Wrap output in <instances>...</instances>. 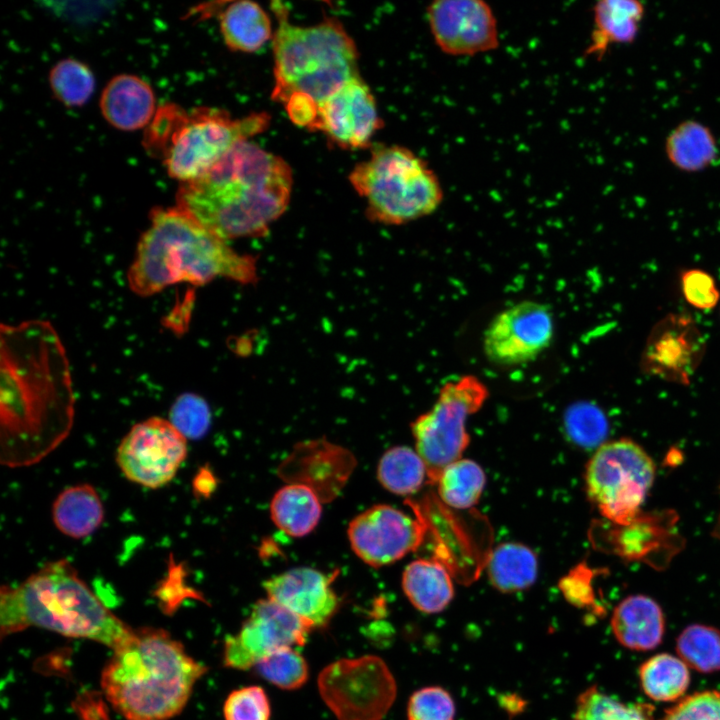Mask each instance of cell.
Returning <instances> with one entry per match:
<instances>
[{
  "label": "cell",
  "instance_id": "cell-41",
  "mask_svg": "<svg viewBox=\"0 0 720 720\" xmlns=\"http://www.w3.org/2000/svg\"><path fill=\"white\" fill-rule=\"evenodd\" d=\"M680 284L684 299L692 307L709 310L718 304L720 292L710 273L698 268L687 269L681 273Z\"/></svg>",
  "mask_w": 720,
  "mask_h": 720
},
{
  "label": "cell",
  "instance_id": "cell-16",
  "mask_svg": "<svg viewBox=\"0 0 720 720\" xmlns=\"http://www.w3.org/2000/svg\"><path fill=\"white\" fill-rule=\"evenodd\" d=\"M706 352V340L687 314L669 313L651 329L640 357L641 371L662 380L688 385Z\"/></svg>",
  "mask_w": 720,
  "mask_h": 720
},
{
  "label": "cell",
  "instance_id": "cell-4",
  "mask_svg": "<svg viewBox=\"0 0 720 720\" xmlns=\"http://www.w3.org/2000/svg\"><path fill=\"white\" fill-rule=\"evenodd\" d=\"M271 7L277 20L272 37V99L283 104L295 124L312 130L319 105L359 76L358 52L338 20L299 26L290 22L288 7L282 2H272Z\"/></svg>",
  "mask_w": 720,
  "mask_h": 720
},
{
  "label": "cell",
  "instance_id": "cell-17",
  "mask_svg": "<svg viewBox=\"0 0 720 720\" xmlns=\"http://www.w3.org/2000/svg\"><path fill=\"white\" fill-rule=\"evenodd\" d=\"M435 44L451 56H474L499 46L497 19L482 0H436L426 9Z\"/></svg>",
  "mask_w": 720,
  "mask_h": 720
},
{
  "label": "cell",
  "instance_id": "cell-37",
  "mask_svg": "<svg viewBox=\"0 0 720 720\" xmlns=\"http://www.w3.org/2000/svg\"><path fill=\"white\" fill-rule=\"evenodd\" d=\"M455 714L451 694L439 686L416 690L408 700V720H455Z\"/></svg>",
  "mask_w": 720,
  "mask_h": 720
},
{
  "label": "cell",
  "instance_id": "cell-40",
  "mask_svg": "<svg viewBox=\"0 0 720 720\" xmlns=\"http://www.w3.org/2000/svg\"><path fill=\"white\" fill-rule=\"evenodd\" d=\"M660 720H720V691L705 690L681 699Z\"/></svg>",
  "mask_w": 720,
  "mask_h": 720
},
{
  "label": "cell",
  "instance_id": "cell-5",
  "mask_svg": "<svg viewBox=\"0 0 720 720\" xmlns=\"http://www.w3.org/2000/svg\"><path fill=\"white\" fill-rule=\"evenodd\" d=\"M206 671L167 631L144 627L113 650L101 688L126 720H168L183 710Z\"/></svg>",
  "mask_w": 720,
  "mask_h": 720
},
{
  "label": "cell",
  "instance_id": "cell-14",
  "mask_svg": "<svg viewBox=\"0 0 720 720\" xmlns=\"http://www.w3.org/2000/svg\"><path fill=\"white\" fill-rule=\"evenodd\" d=\"M554 318L544 303L523 300L494 316L483 336L486 358L498 366L535 360L552 343Z\"/></svg>",
  "mask_w": 720,
  "mask_h": 720
},
{
  "label": "cell",
  "instance_id": "cell-32",
  "mask_svg": "<svg viewBox=\"0 0 720 720\" xmlns=\"http://www.w3.org/2000/svg\"><path fill=\"white\" fill-rule=\"evenodd\" d=\"M676 651L688 667L698 672L719 671L720 631L708 625H689L679 634Z\"/></svg>",
  "mask_w": 720,
  "mask_h": 720
},
{
  "label": "cell",
  "instance_id": "cell-31",
  "mask_svg": "<svg viewBox=\"0 0 720 720\" xmlns=\"http://www.w3.org/2000/svg\"><path fill=\"white\" fill-rule=\"evenodd\" d=\"M485 483L481 466L462 458L448 465L436 482L441 500L456 509H467L477 504Z\"/></svg>",
  "mask_w": 720,
  "mask_h": 720
},
{
  "label": "cell",
  "instance_id": "cell-26",
  "mask_svg": "<svg viewBox=\"0 0 720 720\" xmlns=\"http://www.w3.org/2000/svg\"><path fill=\"white\" fill-rule=\"evenodd\" d=\"M270 513L274 524L287 535L305 536L320 520V496L314 488L305 483L287 484L274 494Z\"/></svg>",
  "mask_w": 720,
  "mask_h": 720
},
{
  "label": "cell",
  "instance_id": "cell-29",
  "mask_svg": "<svg viewBox=\"0 0 720 720\" xmlns=\"http://www.w3.org/2000/svg\"><path fill=\"white\" fill-rule=\"evenodd\" d=\"M639 680L642 690L649 698L671 702L685 694L690 684V672L679 657L661 653L642 663Z\"/></svg>",
  "mask_w": 720,
  "mask_h": 720
},
{
  "label": "cell",
  "instance_id": "cell-13",
  "mask_svg": "<svg viewBox=\"0 0 720 720\" xmlns=\"http://www.w3.org/2000/svg\"><path fill=\"white\" fill-rule=\"evenodd\" d=\"M312 628L277 602L264 598L251 609L240 630L224 641L223 660L236 670L253 669L270 654L303 646Z\"/></svg>",
  "mask_w": 720,
  "mask_h": 720
},
{
  "label": "cell",
  "instance_id": "cell-25",
  "mask_svg": "<svg viewBox=\"0 0 720 720\" xmlns=\"http://www.w3.org/2000/svg\"><path fill=\"white\" fill-rule=\"evenodd\" d=\"M103 518L101 499L89 484L64 489L52 506V519L56 528L75 539L91 535L101 525Z\"/></svg>",
  "mask_w": 720,
  "mask_h": 720
},
{
  "label": "cell",
  "instance_id": "cell-21",
  "mask_svg": "<svg viewBox=\"0 0 720 720\" xmlns=\"http://www.w3.org/2000/svg\"><path fill=\"white\" fill-rule=\"evenodd\" d=\"M645 5L637 0H601L592 8L593 28L585 55L600 60L613 45H629L638 37Z\"/></svg>",
  "mask_w": 720,
  "mask_h": 720
},
{
  "label": "cell",
  "instance_id": "cell-10",
  "mask_svg": "<svg viewBox=\"0 0 720 720\" xmlns=\"http://www.w3.org/2000/svg\"><path fill=\"white\" fill-rule=\"evenodd\" d=\"M489 395L485 383L466 374L446 382L433 406L411 424L417 453L423 459L428 482L436 484L441 472L461 459L470 438L469 416L481 409Z\"/></svg>",
  "mask_w": 720,
  "mask_h": 720
},
{
  "label": "cell",
  "instance_id": "cell-23",
  "mask_svg": "<svg viewBox=\"0 0 720 720\" xmlns=\"http://www.w3.org/2000/svg\"><path fill=\"white\" fill-rule=\"evenodd\" d=\"M719 153V144L711 128L696 119L679 122L664 141L667 161L683 173H700L711 168L718 161Z\"/></svg>",
  "mask_w": 720,
  "mask_h": 720
},
{
  "label": "cell",
  "instance_id": "cell-42",
  "mask_svg": "<svg viewBox=\"0 0 720 720\" xmlns=\"http://www.w3.org/2000/svg\"><path fill=\"white\" fill-rule=\"evenodd\" d=\"M592 573L584 565L576 567L561 580L560 588L566 598L575 605H587L593 600Z\"/></svg>",
  "mask_w": 720,
  "mask_h": 720
},
{
  "label": "cell",
  "instance_id": "cell-33",
  "mask_svg": "<svg viewBox=\"0 0 720 720\" xmlns=\"http://www.w3.org/2000/svg\"><path fill=\"white\" fill-rule=\"evenodd\" d=\"M574 720H654L653 707L646 703H624L595 686L576 700Z\"/></svg>",
  "mask_w": 720,
  "mask_h": 720
},
{
  "label": "cell",
  "instance_id": "cell-24",
  "mask_svg": "<svg viewBox=\"0 0 720 720\" xmlns=\"http://www.w3.org/2000/svg\"><path fill=\"white\" fill-rule=\"evenodd\" d=\"M402 589L419 611L434 614L443 611L454 597L451 576L435 559H418L409 563L402 575Z\"/></svg>",
  "mask_w": 720,
  "mask_h": 720
},
{
  "label": "cell",
  "instance_id": "cell-34",
  "mask_svg": "<svg viewBox=\"0 0 720 720\" xmlns=\"http://www.w3.org/2000/svg\"><path fill=\"white\" fill-rule=\"evenodd\" d=\"M49 84L60 102L68 106H80L91 97L95 80L86 64L67 58L53 66L49 73Z\"/></svg>",
  "mask_w": 720,
  "mask_h": 720
},
{
  "label": "cell",
  "instance_id": "cell-12",
  "mask_svg": "<svg viewBox=\"0 0 720 720\" xmlns=\"http://www.w3.org/2000/svg\"><path fill=\"white\" fill-rule=\"evenodd\" d=\"M186 456L187 438L169 420L150 417L122 439L116 462L128 480L157 489L174 478Z\"/></svg>",
  "mask_w": 720,
  "mask_h": 720
},
{
  "label": "cell",
  "instance_id": "cell-7",
  "mask_svg": "<svg viewBox=\"0 0 720 720\" xmlns=\"http://www.w3.org/2000/svg\"><path fill=\"white\" fill-rule=\"evenodd\" d=\"M350 181L364 198L368 217L383 224L401 225L428 216L444 198L428 163L398 145L375 146L352 170Z\"/></svg>",
  "mask_w": 720,
  "mask_h": 720
},
{
  "label": "cell",
  "instance_id": "cell-30",
  "mask_svg": "<svg viewBox=\"0 0 720 720\" xmlns=\"http://www.w3.org/2000/svg\"><path fill=\"white\" fill-rule=\"evenodd\" d=\"M377 478L388 491L408 496L428 481L426 465L416 450L406 446L388 449L380 458Z\"/></svg>",
  "mask_w": 720,
  "mask_h": 720
},
{
  "label": "cell",
  "instance_id": "cell-3",
  "mask_svg": "<svg viewBox=\"0 0 720 720\" xmlns=\"http://www.w3.org/2000/svg\"><path fill=\"white\" fill-rule=\"evenodd\" d=\"M254 257L237 253L177 206L154 209L140 237L128 273L129 288L147 297L166 287L201 286L216 278L243 284L256 281Z\"/></svg>",
  "mask_w": 720,
  "mask_h": 720
},
{
  "label": "cell",
  "instance_id": "cell-2",
  "mask_svg": "<svg viewBox=\"0 0 720 720\" xmlns=\"http://www.w3.org/2000/svg\"><path fill=\"white\" fill-rule=\"evenodd\" d=\"M68 359L55 329L42 320L1 326L2 426L12 434L56 431L73 418Z\"/></svg>",
  "mask_w": 720,
  "mask_h": 720
},
{
  "label": "cell",
  "instance_id": "cell-22",
  "mask_svg": "<svg viewBox=\"0 0 720 720\" xmlns=\"http://www.w3.org/2000/svg\"><path fill=\"white\" fill-rule=\"evenodd\" d=\"M611 628L616 640L625 648L648 651L656 648L665 632L661 607L645 595H631L614 609Z\"/></svg>",
  "mask_w": 720,
  "mask_h": 720
},
{
  "label": "cell",
  "instance_id": "cell-11",
  "mask_svg": "<svg viewBox=\"0 0 720 720\" xmlns=\"http://www.w3.org/2000/svg\"><path fill=\"white\" fill-rule=\"evenodd\" d=\"M320 696L338 720H382L392 707L397 685L378 656L336 660L322 669Z\"/></svg>",
  "mask_w": 720,
  "mask_h": 720
},
{
  "label": "cell",
  "instance_id": "cell-19",
  "mask_svg": "<svg viewBox=\"0 0 720 720\" xmlns=\"http://www.w3.org/2000/svg\"><path fill=\"white\" fill-rule=\"evenodd\" d=\"M333 576L309 567L274 575L263 583L267 598L277 602L312 629L326 626L339 607L331 583Z\"/></svg>",
  "mask_w": 720,
  "mask_h": 720
},
{
  "label": "cell",
  "instance_id": "cell-28",
  "mask_svg": "<svg viewBox=\"0 0 720 720\" xmlns=\"http://www.w3.org/2000/svg\"><path fill=\"white\" fill-rule=\"evenodd\" d=\"M538 561L527 546L507 542L499 544L489 555L487 573L491 584L503 593L527 589L537 578Z\"/></svg>",
  "mask_w": 720,
  "mask_h": 720
},
{
  "label": "cell",
  "instance_id": "cell-36",
  "mask_svg": "<svg viewBox=\"0 0 720 720\" xmlns=\"http://www.w3.org/2000/svg\"><path fill=\"white\" fill-rule=\"evenodd\" d=\"M568 438L584 448L600 447L608 434V420L603 411L590 402H578L564 415Z\"/></svg>",
  "mask_w": 720,
  "mask_h": 720
},
{
  "label": "cell",
  "instance_id": "cell-15",
  "mask_svg": "<svg viewBox=\"0 0 720 720\" xmlns=\"http://www.w3.org/2000/svg\"><path fill=\"white\" fill-rule=\"evenodd\" d=\"M425 530L420 517L378 504L354 517L347 535L352 550L363 562L381 567L415 551L423 542Z\"/></svg>",
  "mask_w": 720,
  "mask_h": 720
},
{
  "label": "cell",
  "instance_id": "cell-1",
  "mask_svg": "<svg viewBox=\"0 0 720 720\" xmlns=\"http://www.w3.org/2000/svg\"><path fill=\"white\" fill-rule=\"evenodd\" d=\"M291 189L288 164L247 140L203 176L184 183L177 207L228 241L263 235L286 210Z\"/></svg>",
  "mask_w": 720,
  "mask_h": 720
},
{
  "label": "cell",
  "instance_id": "cell-8",
  "mask_svg": "<svg viewBox=\"0 0 720 720\" xmlns=\"http://www.w3.org/2000/svg\"><path fill=\"white\" fill-rule=\"evenodd\" d=\"M656 467L636 442L622 438L602 444L585 469V487L601 515L615 525H628L653 485Z\"/></svg>",
  "mask_w": 720,
  "mask_h": 720
},
{
  "label": "cell",
  "instance_id": "cell-35",
  "mask_svg": "<svg viewBox=\"0 0 720 720\" xmlns=\"http://www.w3.org/2000/svg\"><path fill=\"white\" fill-rule=\"evenodd\" d=\"M267 682L283 690L301 688L309 678L307 661L296 648H284L260 660L253 668Z\"/></svg>",
  "mask_w": 720,
  "mask_h": 720
},
{
  "label": "cell",
  "instance_id": "cell-6",
  "mask_svg": "<svg viewBox=\"0 0 720 720\" xmlns=\"http://www.w3.org/2000/svg\"><path fill=\"white\" fill-rule=\"evenodd\" d=\"M29 627L99 642L112 650L132 634L65 559L47 563L16 586H2V638Z\"/></svg>",
  "mask_w": 720,
  "mask_h": 720
},
{
  "label": "cell",
  "instance_id": "cell-38",
  "mask_svg": "<svg viewBox=\"0 0 720 720\" xmlns=\"http://www.w3.org/2000/svg\"><path fill=\"white\" fill-rule=\"evenodd\" d=\"M169 421L187 439L203 437L210 425L207 403L195 394H183L173 404Z\"/></svg>",
  "mask_w": 720,
  "mask_h": 720
},
{
  "label": "cell",
  "instance_id": "cell-39",
  "mask_svg": "<svg viewBox=\"0 0 720 720\" xmlns=\"http://www.w3.org/2000/svg\"><path fill=\"white\" fill-rule=\"evenodd\" d=\"M223 715L225 720H270V701L261 686H245L227 696Z\"/></svg>",
  "mask_w": 720,
  "mask_h": 720
},
{
  "label": "cell",
  "instance_id": "cell-9",
  "mask_svg": "<svg viewBox=\"0 0 720 720\" xmlns=\"http://www.w3.org/2000/svg\"><path fill=\"white\" fill-rule=\"evenodd\" d=\"M269 122L264 112L234 119L224 111L205 108L184 115L164 153L168 174L183 183L200 178L237 144L262 133Z\"/></svg>",
  "mask_w": 720,
  "mask_h": 720
},
{
  "label": "cell",
  "instance_id": "cell-27",
  "mask_svg": "<svg viewBox=\"0 0 720 720\" xmlns=\"http://www.w3.org/2000/svg\"><path fill=\"white\" fill-rule=\"evenodd\" d=\"M220 29L226 45L242 52H254L273 37L268 14L251 1L227 6L220 15Z\"/></svg>",
  "mask_w": 720,
  "mask_h": 720
},
{
  "label": "cell",
  "instance_id": "cell-18",
  "mask_svg": "<svg viewBox=\"0 0 720 720\" xmlns=\"http://www.w3.org/2000/svg\"><path fill=\"white\" fill-rule=\"evenodd\" d=\"M380 126L374 97L359 75L319 105L312 130L322 131L342 148L356 149L368 146Z\"/></svg>",
  "mask_w": 720,
  "mask_h": 720
},
{
  "label": "cell",
  "instance_id": "cell-20",
  "mask_svg": "<svg viewBox=\"0 0 720 720\" xmlns=\"http://www.w3.org/2000/svg\"><path fill=\"white\" fill-rule=\"evenodd\" d=\"M101 112L113 127L136 130L144 127L155 112V96L151 86L132 74L112 78L102 91Z\"/></svg>",
  "mask_w": 720,
  "mask_h": 720
}]
</instances>
